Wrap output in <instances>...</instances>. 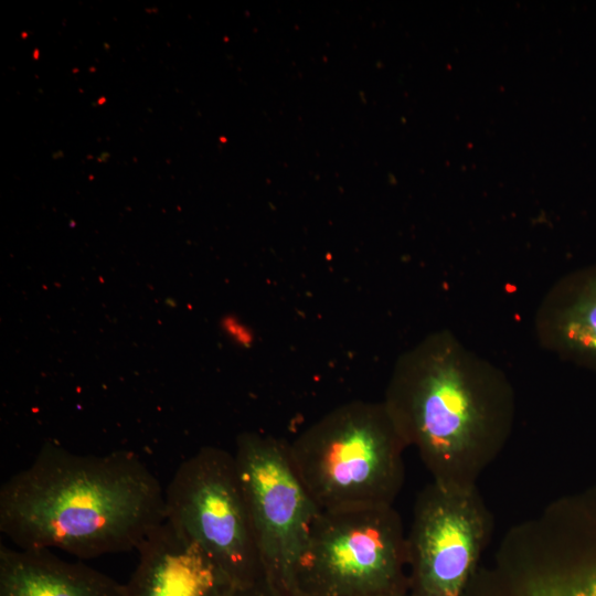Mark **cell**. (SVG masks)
Masks as SVG:
<instances>
[{
  "mask_svg": "<svg viewBox=\"0 0 596 596\" xmlns=\"http://www.w3.org/2000/svg\"><path fill=\"white\" fill-rule=\"evenodd\" d=\"M490 528L476 487L427 485L417 496L406 534L408 596H461Z\"/></svg>",
  "mask_w": 596,
  "mask_h": 596,
  "instance_id": "52a82bcc",
  "label": "cell"
},
{
  "mask_svg": "<svg viewBox=\"0 0 596 596\" xmlns=\"http://www.w3.org/2000/svg\"><path fill=\"white\" fill-rule=\"evenodd\" d=\"M166 520L200 547L236 589L262 583L263 567L234 455L204 447L164 490Z\"/></svg>",
  "mask_w": 596,
  "mask_h": 596,
  "instance_id": "5b68a950",
  "label": "cell"
},
{
  "mask_svg": "<svg viewBox=\"0 0 596 596\" xmlns=\"http://www.w3.org/2000/svg\"><path fill=\"white\" fill-rule=\"evenodd\" d=\"M383 402L433 481L449 488L476 487L514 422L505 374L448 330L428 334L398 358Z\"/></svg>",
  "mask_w": 596,
  "mask_h": 596,
  "instance_id": "7a4b0ae2",
  "label": "cell"
},
{
  "mask_svg": "<svg viewBox=\"0 0 596 596\" xmlns=\"http://www.w3.org/2000/svg\"><path fill=\"white\" fill-rule=\"evenodd\" d=\"M235 596H276L272 588L268 587L265 581L257 584L256 586L237 589Z\"/></svg>",
  "mask_w": 596,
  "mask_h": 596,
  "instance_id": "8fae6325",
  "label": "cell"
},
{
  "mask_svg": "<svg viewBox=\"0 0 596 596\" xmlns=\"http://www.w3.org/2000/svg\"><path fill=\"white\" fill-rule=\"evenodd\" d=\"M0 596H128L125 584L50 550L0 545Z\"/></svg>",
  "mask_w": 596,
  "mask_h": 596,
  "instance_id": "30bf717a",
  "label": "cell"
},
{
  "mask_svg": "<svg viewBox=\"0 0 596 596\" xmlns=\"http://www.w3.org/2000/svg\"><path fill=\"white\" fill-rule=\"evenodd\" d=\"M534 328L546 351L596 371V266L558 279L542 299Z\"/></svg>",
  "mask_w": 596,
  "mask_h": 596,
  "instance_id": "9c48e42d",
  "label": "cell"
},
{
  "mask_svg": "<svg viewBox=\"0 0 596 596\" xmlns=\"http://www.w3.org/2000/svg\"><path fill=\"white\" fill-rule=\"evenodd\" d=\"M164 520V490L127 450L78 455L46 443L0 488V531L23 550L127 552Z\"/></svg>",
  "mask_w": 596,
  "mask_h": 596,
  "instance_id": "6da1fadb",
  "label": "cell"
},
{
  "mask_svg": "<svg viewBox=\"0 0 596 596\" xmlns=\"http://www.w3.org/2000/svg\"><path fill=\"white\" fill-rule=\"evenodd\" d=\"M407 542L390 507L320 511L297 561L294 596H383L408 592Z\"/></svg>",
  "mask_w": 596,
  "mask_h": 596,
  "instance_id": "277c9868",
  "label": "cell"
},
{
  "mask_svg": "<svg viewBox=\"0 0 596 596\" xmlns=\"http://www.w3.org/2000/svg\"><path fill=\"white\" fill-rule=\"evenodd\" d=\"M383 596H408V593L393 594V595H383Z\"/></svg>",
  "mask_w": 596,
  "mask_h": 596,
  "instance_id": "7c38bea8",
  "label": "cell"
},
{
  "mask_svg": "<svg viewBox=\"0 0 596 596\" xmlns=\"http://www.w3.org/2000/svg\"><path fill=\"white\" fill-rule=\"evenodd\" d=\"M588 596H596V592H595V593H592V594H589Z\"/></svg>",
  "mask_w": 596,
  "mask_h": 596,
  "instance_id": "4fadbf2b",
  "label": "cell"
},
{
  "mask_svg": "<svg viewBox=\"0 0 596 596\" xmlns=\"http://www.w3.org/2000/svg\"><path fill=\"white\" fill-rule=\"evenodd\" d=\"M406 448L383 401L340 405L288 444L295 470L322 511L393 505Z\"/></svg>",
  "mask_w": 596,
  "mask_h": 596,
  "instance_id": "3957f363",
  "label": "cell"
},
{
  "mask_svg": "<svg viewBox=\"0 0 596 596\" xmlns=\"http://www.w3.org/2000/svg\"><path fill=\"white\" fill-rule=\"evenodd\" d=\"M128 596H235L236 587L193 542L167 520L136 550Z\"/></svg>",
  "mask_w": 596,
  "mask_h": 596,
  "instance_id": "ba28073f",
  "label": "cell"
},
{
  "mask_svg": "<svg viewBox=\"0 0 596 596\" xmlns=\"http://www.w3.org/2000/svg\"><path fill=\"white\" fill-rule=\"evenodd\" d=\"M264 579L276 596H294L297 561L321 511L295 470L288 444L243 433L234 454Z\"/></svg>",
  "mask_w": 596,
  "mask_h": 596,
  "instance_id": "8992f818",
  "label": "cell"
}]
</instances>
